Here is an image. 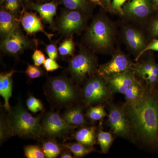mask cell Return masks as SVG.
Instances as JSON below:
<instances>
[{"instance_id": "8d00e7d4", "label": "cell", "mask_w": 158, "mask_h": 158, "mask_svg": "<svg viewBox=\"0 0 158 158\" xmlns=\"http://www.w3.org/2000/svg\"><path fill=\"white\" fill-rule=\"evenodd\" d=\"M150 50L155 51L158 52V40H152L148 45L146 46L144 49L141 51L140 53L138 54V56L137 57V58L136 59V61H138L140 57L144 53H145L147 51Z\"/></svg>"}, {"instance_id": "b9f144b4", "label": "cell", "mask_w": 158, "mask_h": 158, "mask_svg": "<svg viewBox=\"0 0 158 158\" xmlns=\"http://www.w3.org/2000/svg\"><path fill=\"white\" fill-rule=\"evenodd\" d=\"M94 3H96V4H99L100 3V0H91Z\"/></svg>"}, {"instance_id": "f35d334b", "label": "cell", "mask_w": 158, "mask_h": 158, "mask_svg": "<svg viewBox=\"0 0 158 158\" xmlns=\"http://www.w3.org/2000/svg\"><path fill=\"white\" fill-rule=\"evenodd\" d=\"M151 33L153 37H158V19L154 21L152 24Z\"/></svg>"}, {"instance_id": "4316f807", "label": "cell", "mask_w": 158, "mask_h": 158, "mask_svg": "<svg viewBox=\"0 0 158 158\" xmlns=\"http://www.w3.org/2000/svg\"><path fill=\"white\" fill-rule=\"evenodd\" d=\"M106 115L104 107L100 104L89 106L86 114V117L92 122L101 120Z\"/></svg>"}, {"instance_id": "7bdbcfd3", "label": "cell", "mask_w": 158, "mask_h": 158, "mask_svg": "<svg viewBox=\"0 0 158 158\" xmlns=\"http://www.w3.org/2000/svg\"><path fill=\"white\" fill-rule=\"evenodd\" d=\"M152 1L156 4V6H158V0H152Z\"/></svg>"}, {"instance_id": "ba28073f", "label": "cell", "mask_w": 158, "mask_h": 158, "mask_svg": "<svg viewBox=\"0 0 158 158\" xmlns=\"http://www.w3.org/2000/svg\"><path fill=\"white\" fill-rule=\"evenodd\" d=\"M133 69H135L134 65L129 59L123 54L117 53L110 61L101 65L97 71L99 76L105 78Z\"/></svg>"}, {"instance_id": "ffe728a7", "label": "cell", "mask_w": 158, "mask_h": 158, "mask_svg": "<svg viewBox=\"0 0 158 158\" xmlns=\"http://www.w3.org/2000/svg\"><path fill=\"white\" fill-rule=\"evenodd\" d=\"M19 21L13 15L5 11H0V32L4 37L18 28Z\"/></svg>"}, {"instance_id": "74e56055", "label": "cell", "mask_w": 158, "mask_h": 158, "mask_svg": "<svg viewBox=\"0 0 158 158\" xmlns=\"http://www.w3.org/2000/svg\"><path fill=\"white\" fill-rule=\"evenodd\" d=\"M126 1L127 0H113L111 3L112 9L121 14H123L122 7L123 6Z\"/></svg>"}, {"instance_id": "7a4b0ae2", "label": "cell", "mask_w": 158, "mask_h": 158, "mask_svg": "<svg viewBox=\"0 0 158 158\" xmlns=\"http://www.w3.org/2000/svg\"><path fill=\"white\" fill-rule=\"evenodd\" d=\"M44 91L52 110L57 111L77 105L81 97L74 82L65 76L48 78Z\"/></svg>"}, {"instance_id": "30bf717a", "label": "cell", "mask_w": 158, "mask_h": 158, "mask_svg": "<svg viewBox=\"0 0 158 158\" xmlns=\"http://www.w3.org/2000/svg\"><path fill=\"white\" fill-rule=\"evenodd\" d=\"M85 23V19L79 11L69 10L63 11L59 18V27L61 32L69 35L81 31Z\"/></svg>"}, {"instance_id": "44dd1931", "label": "cell", "mask_w": 158, "mask_h": 158, "mask_svg": "<svg viewBox=\"0 0 158 158\" xmlns=\"http://www.w3.org/2000/svg\"><path fill=\"white\" fill-rule=\"evenodd\" d=\"M41 148L45 158H56L61 154L62 151L65 148L62 143H58L55 139H44L41 141Z\"/></svg>"}, {"instance_id": "d6a6232c", "label": "cell", "mask_w": 158, "mask_h": 158, "mask_svg": "<svg viewBox=\"0 0 158 158\" xmlns=\"http://www.w3.org/2000/svg\"><path fill=\"white\" fill-rule=\"evenodd\" d=\"M44 67L47 72H52L61 68L55 59L48 58L46 59L44 63Z\"/></svg>"}, {"instance_id": "4fadbf2b", "label": "cell", "mask_w": 158, "mask_h": 158, "mask_svg": "<svg viewBox=\"0 0 158 158\" xmlns=\"http://www.w3.org/2000/svg\"><path fill=\"white\" fill-rule=\"evenodd\" d=\"M108 87L112 93L124 94L130 85L136 79L132 71L127 72L110 77L105 78Z\"/></svg>"}, {"instance_id": "836d02e7", "label": "cell", "mask_w": 158, "mask_h": 158, "mask_svg": "<svg viewBox=\"0 0 158 158\" xmlns=\"http://www.w3.org/2000/svg\"><path fill=\"white\" fill-rule=\"evenodd\" d=\"M32 59L34 61V65L39 66L43 65L45 62V56L41 51L37 49L34 52Z\"/></svg>"}, {"instance_id": "ab89813d", "label": "cell", "mask_w": 158, "mask_h": 158, "mask_svg": "<svg viewBox=\"0 0 158 158\" xmlns=\"http://www.w3.org/2000/svg\"><path fill=\"white\" fill-rule=\"evenodd\" d=\"M60 158H75L72 153L70 151L65 148L61 152L60 155Z\"/></svg>"}, {"instance_id": "d4e9b609", "label": "cell", "mask_w": 158, "mask_h": 158, "mask_svg": "<svg viewBox=\"0 0 158 158\" xmlns=\"http://www.w3.org/2000/svg\"><path fill=\"white\" fill-rule=\"evenodd\" d=\"M62 144L65 148L70 151L75 158L83 157L93 152L94 149L93 147H87L78 142Z\"/></svg>"}, {"instance_id": "5b68a950", "label": "cell", "mask_w": 158, "mask_h": 158, "mask_svg": "<svg viewBox=\"0 0 158 158\" xmlns=\"http://www.w3.org/2000/svg\"><path fill=\"white\" fill-rule=\"evenodd\" d=\"M96 59L91 54L81 51L71 59L68 72L74 83L80 84L93 76L97 69Z\"/></svg>"}, {"instance_id": "ac0fdd59", "label": "cell", "mask_w": 158, "mask_h": 158, "mask_svg": "<svg viewBox=\"0 0 158 158\" xmlns=\"http://www.w3.org/2000/svg\"><path fill=\"white\" fill-rule=\"evenodd\" d=\"M123 35L129 48L134 52L139 53L138 54L146 47L144 36L138 30L131 27L126 28Z\"/></svg>"}, {"instance_id": "277c9868", "label": "cell", "mask_w": 158, "mask_h": 158, "mask_svg": "<svg viewBox=\"0 0 158 158\" xmlns=\"http://www.w3.org/2000/svg\"><path fill=\"white\" fill-rule=\"evenodd\" d=\"M41 126V141L44 139L56 140L58 138L62 140L63 143L69 140V136L77 128L68 124L60 115L59 111L53 110L42 116Z\"/></svg>"}, {"instance_id": "1f68e13d", "label": "cell", "mask_w": 158, "mask_h": 158, "mask_svg": "<svg viewBox=\"0 0 158 158\" xmlns=\"http://www.w3.org/2000/svg\"><path fill=\"white\" fill-rule=\"evenodd\" d=\"M26 75L31 79L40 77L43 75L44 72L39 66L36 65H28L25 72Z\"/></svg>"}, {"instance_id": "f546056e", "label": "cell", "mask_w": 158, "mask_h": 158, "mask_svg": "<svg viewBox=\"0 0 158 158\" xmlns=\"http://www.w3.org/2000/svg\"><path fill=\"white\" fill-rule=\"evenodd\" d=\"M24 152L27 158H44L42 148L38 145H28L24 147Z\"/></svg>"}, {"instance_id": "e0dca14e", "label": "cell", "mask_w": 158, "mask_h": 158, "mask_svg": "<svg viewBox=\"0 0 158 158\" xmlns=\"http://www.w3.org/2000/svg\"><path fill=\"white\" fill-rule=\"evenodd\" d=\"M16 72L12 69L9 72L2 73L0 74V95L2 97L5 101L3 107L8 112L10 111L11 108L9 104V99L12 96V76Z\"/></svg>"}, {"instance_id": "52a82bcc", "label": "cell", "mask_w": 158, "mask_h": 158, "mask_svg": "<svg viewBox=\"0 0 158 158\" xmlns=\"http://www.w3.org/2000/svg\"><path fill=\"white\" fill-rule=\"evenodd\" d=\"M87 36L88 41L94 47L105 49L112 43L113 30L107 21L101 18H97L91 23Z\"/></svg>"}, {"instance_id": "7402d4cb", "label": "cell", "mask_w": 158, "mask_h": 158, "mask_svg": "<svg viewBox=\"0 0 158 158\" xmlns=\"http://www.w3.org/2000/svg\"><path fill=\"white\" fill-rule=\"evenodd\" d=\"M33 9L39 13L42 19L51 25L53 24V18L56 14L57 5L53 2L43 5H34Z\"/></svg>"}, {"instance_id": "9c48e42d", "label": "cell", "mask_w": 158, "mask_h": 158, "mask_svg": "<svg viewBox=\"0 0 158 158\" xmlns=\"http://www.w3.org/2000/svg\"><path fill=\"white\" fill-rule=\"evenodd\" d=\"M124 110L114 104H110L108 125L115 135L125 138L129 135L131 127Z\"/></svg>"}, {"instance_id": "e575fe53", "label": "cell", "mask_w": 158, "mask_h": 158, "mask_svg": "<svg viewBox=\"0 0 158 158\" xmlns=\"http://www.w3.org/2000/svg\"><path fill=\"white\" fill-rule=\"evenodd\" d=\"M6 9L11 13H15L19 7V0H5Z\"/></svg>"}, {"instance_id": "8992f818", "label": "cell", "mask_w": 158, "mask_h": 158, "mask_svg": "<svg viewBox=\"0 0 158 158\" xmlns=\"http://www.w3.org/2000/svg\"><path fill=\"white\" fill-rule=\"evenodd\" d=\"M111 93L105 79L94 76L86 80L81 90L83 101L86 106H89L99 105L106 101Z\"/></svg>"}, {"instance_id": "484cf974", "label": "cell", "mask_w": 158, "mask_h": 158, "mask_svg": "<svg viewBox=\"0 0 158 158\" xmlns=\"http://www.w3.org/2000/svg\"><path fill=\"white\" fill-rule=\"evenodd\" d=\"M11 127L8 118V114L2 113L0 118V142L1 145L12 137Z\"/></svg>"}, {"instance_id": "3957f363", "label": "cell", "mask_w": 158, "mask_h": 158, "mask_svg": "<svg viewBox=\"0 0 158 158\" xmlns=\"http://www.w3.org/2000/svg\"><path fill=\"white\" fill-rule=\"evenodd\" d=\"M8 118L12 136L23 139H41L42 115L33 116L23 106L20 98L17 104L8 112Z\"/></svg>"}, {"instance_id": "9a60e30c", "label": "cell", "mask_w": 158, "mask_h": 158, "mask_svg": "<svg viewBox=\"0 0 158 158\" xmlns=\"http://www.w3.org/2000/svg\"><path fill=\"white\" fill-rule=\"evenodd\" d=\"M20 22L25 31L28 34L41 32L49 40L53 36V34H48L44 31L41 19L35 13L24 11L21 17Z\"/></svg>"}, {"instance_id": "6da1fadb", "label": "cell", "mask_w": 158, "mask_h": 158, "mask_svg": "<svg viewBox=\"0 0 158 158\" xmlns=\"http://www.w3.org/2000/svg\"><path fill=\"white\" fill-rule=\"evenodd\" d=\"M127 115L131 128L143 141L154 142L158 135V100L145 90L141 98L127 105Z\"/></svg>"}, {"instance_id": "603a6c76", "label": "cell", "mask_w": 158, "mask_h": 158, "mask_svg": "<svg viewBox=\"0 0 158 158\" xmlns=\"http://www.w3.org/2000/svg\"><path fill=\"white\" fill-rule=\"evenodd\" d=\"M145 90L141 84L136 80L124 93L127 104H132L135 102L142 96Z\"/></svg>"}, {"instance_id": "5bb4252c", "label": "cell", "mask_w": 158, "mask_h": 158, "mask_svg": "<svg viewBox=\"0 0 158 158\" xmlns=\"http://www.w3.org/2000/svg\"><path fill=\"white\" fill-rule=\"evenodd\" d=\"M135 72L137 75L146 81L150 88L158 83V65L152 60H148L136 65Z\"/></svg>"}, {"instance_id": "d590c367", "label": "cell", "mask_w": 158, "mask_h": 158, "mask_svg": "<svg viewBox=\"0 0 158 158\" xmlns=\"http://www.w3.org/2000/svg\"><path fill=\"white\" fill-rule=\"evenodd\" d=\"M49 58L55 59H57L58 56V50L56 44L52 43L47 46L45 49Z\"/></svg>"}, {"instance_id": "83f0119b", "label": "cell", "mask_w": 158, "mask_h": 158, "mask_svg": "<svg viewBox=\"0 0 158 158\" xmlns=\"http://www.w3.org/2000/svg\"><path fill=\"white\" fill-rule=\"evenodd\" d=\"M60 2L69 10L84 11L88 6L87 0H60Z\"/></svg>"}, {"instance_id": "4dcf8cb0", "label": "cell", "mask_w": 158, "mask_h": 158, "mask_svg": "<svg viewBox=\"0 0 158 158\" xmlns=\"http://www.w3.org/2000/svg\"><path fill=\"white\" fill-rule=\"evenodd\" d=\"M74 43L73 40L70 38L65 40L62 42L59 46L58 50L61 56H65L71 55L74 50Z\"/></svg>"}, {"instance_id": "8fae6325", "label": "cell", "mask_w": 158, "mask_h": 158, "mask_svg": "<svg viewBox=\"0 0 158 158\" xmlns=\"http://www.w3.org/2000/svg\"><path fill=\"white\" fill-rule=\"evenodd\" d=\"M31 44L29 39L17 28L5 37L1 47L5 52L16 56L29 47Z\"/></svg>"}, {"instance_id": "d6986e66", "label": "cell", "mask_w": 158, "mask_h": 158, "mask_svg": "<svg viewBox=\"0 0 158 158\" xmlns=\"http://www.w3.org/2000/svg\"><path fill=\"white\" fill-rule=\"evenodd\" d=\"M70 138L75 139L77 142L87 147H93L94 145L96 143V128L94 126L81 127L73 133Z\"/></svg>"}, {"instance_id": "f1b7e54d", "label": "cell", "mask_w": 158, "mask_h": 158, "mask_svg": "<svg viewBox=\"0 0 158 158\" xmlns=\"http://www.w3.org/2000/svg\"><path fill=\"white\" fill-rule=\"evenodd\" d=\"M26 105L28 109L35 114L40 111L43 113L44 112V106L41 101L33 95H29L26 101Z\"/></svg>"}, {"instance_id": "60d3db41", "label": "cell", "mask_w": 158, "mask_h": 158, "mask_svg": "<svg viewBox=\"0 0 158 158\" xmlns=\"http://www.w3.org/2000/svg\"><path fill=\"white\" fill-rule=\"evenodd\" d=\"M105 5L107 6H109L111 4V0H103Z\"/></svg>"}, {"instance_id": "7c38bea8", "label": "cell", "mask_w": 158, "mask_h": 158, "mask_svg": "<svg viewBox=\"0 0 158 158\" xmlns=\"http://www.w3.org/2000/svg\"><path fill=\"white\" fill-rule=\"evenodd\" d=\"M122 10L123 14L128 17L143 19L151 14L152 6L150 0H128Z\"/></svg>"}, {"instance_id": "2e32d148", "label": "cell", "mask_w": 158, "mask_h": 158, "mask_svg": "<svg viewBox=\"0 0 158 158\" xmlns=\"http://www.w3.org/2000/svg\"><path fill=\"white\" fill-rule=\"evenodd\" d=\"M61 116L68 124L73 126L78 127L88 123L86 116L84 115V107L81 105L77 104L67 108Z\"/></svg>"}, {"instance_id": "cb8c5ba5", "label": "cell", "mask_w": 158, "mask_h": 158, "mask_svg": "<svg viewBox=\"0 0 158 158\" xmlns=\"http://www.w3.org/2000/svg\"><path fill=\"white\" fill-rule=\"evenodd\" d=\"M102 125V123L100 122L97 133V139L102 152L107 153L112 145L113 138L111 133L103 131Z\"/></svg>"}]
</instances>
